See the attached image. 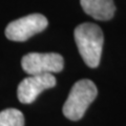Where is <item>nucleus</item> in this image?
I'll list each match as a JSON object with an SVG mask.
<instances>
[{
  "label": "nucleus",
  "mask_w": 126,
  "mask_h": 126,
  "mask_svg": "<svg viewBox=\"0 0 126 126\" xmlns=\"http://www.w3.org/2000/svg\"><path fill=\"white\" fill-rule=\"evenodd\" d=\"M0 126H24V116L18 109H4L0 111Z\"/></svg>",
  "instance_id": "obj_7"
},
{
  "label": "nucleus",
  "mask_w": 126,
  "mask_h": 126,
  "mask_svg": "<svg viewBox=\"0 0 126 126\" xmlns=\"http://www.w3.org/2000/svg\"><path fill=\"white\" fill-rule=\"evenodd\" d=\"M77 47L83 61L89 67H97L100 63L104 37L102 30L94 23H82L74 32Z\"/></svg>",
  "instance_id": "obj_1"
},
{
  "label": "nucleus",
  "mask_w": 126,
  "mask_h": 126,
  "mask_svg": "<svg viewBox=\"0 0 126 126\" xmlns=\"http://www.w3.org/2000/svg\"><path fill=\"white\" fill-rule=\"evenodd\" d=\"M21 66L29 75L53 74L63 69L64 60L56 53H30L22 58Z\"/></svg>",
  "instance_id": "obj_4"
},
{
  "label": "nucleus",
  "mask_w": 126,
  "mask_h": 126,
  "mask_svg": "<svg viewBox=\"0 0 126 126\" xmlns=\"http://www.w3.org/2000/svg\"><path fill=\"white\" fill-rule=\"evenodd\" d=\"M56 85V78L52 74L30 75L20 82L17 89V96L21 103L30 104L37 99L43 90Z\"/></svg>",
  "instance_id": "obj_5"
},
{
  "label": "nucleus",
  "mask_w": 126,
  "mask_h": 126,
  "mask_svg": "<svg viewBox=\"0 0 126 126\" xmlns=\"http://www.w3.org/2000/svg\"><path fill=\"white\" fill-rule=\"evenodd\" d=\"M48 21L41 14H31L9 23L5 29V36L12 41L22 42L44 31Z\"/></svg>",
  "instance_id": "obj_3"
},
{
  "label": "nucleus",
  "mask_w": 126,
  "mask_h": 126,
  "mask_svg": "<svg viewBox=\"0 0 126 126\" xmlns=\"http://www.w3.org/2000/svg\"><path fill=\"white\" fill-rule=\"evenodd\" d=\"M97 94L98 90L93 81L83 79L76 82L63 105V115L72 121L80 120Z\"/></svg>",
  "instance_id": "obj_2"
},
{
  "label": "nucleus",
  "mask_w": 126,
  "mask_h": 126,
  "mask_svg": "<svg viewBox=\"0 0 126 126\" xmlns=\"http://www.w3.org/2000/svg\"><path fill=\"white\" fill-rule=\"evenodd\" d=\"M80 3L85 13L97 20H109L116 12L112 0H80Z\"/></svg>",
  "instance_id": "obj_6"
}]
</instances>
